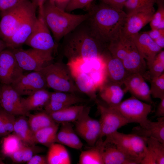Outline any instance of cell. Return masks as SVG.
<instances>
[{"label":"cell","mask_w":164,"mask_h":164,"mask_svg":"<svg viewBox=\"0 0 164 164\" xmlns=\"http://www.w3.org/2000/svg\"><path fill=\"white\" fill-rule=\"evenodd\" d=\"M94 0H70L65 11L70 12L77 9L89 7Z\"/></svg>","instance_id":"obj_41"},{"label":"cell","mask_w":164,"mask_h":164,"mask_svg":"<svg viewBox=\"0 0 164 164\" xmlns=\"http://www.w3.org/2000/svg\"><path fill=\"white\" fill-rule=\"evenodd\" d=\"M86 102V100L77 94L54 91L50 92L49 101L44 109L45 111L49 113Z\"/></svg>","instance_id":"obj_17"},{"label":"cell","mask_w":164,"mask_h":164,"mask_svg":"<svg viewBox=\"0 0 164 164\" xmlns=\"http://www.w3.org/2000/svg\"><path fill=\"white\" fill-rule=\"evenodd\" d=\"M70 0H49L48 1L58 8L65 11Z\"/></svg>","instance_id":"obj_48"},{"label":"cell","mask_w":164,"mask_h":164,"mask_svg":"<svg viewBox=\"0 0 164 164\" xmlns=\"http://www.w3.org/2000/svg\"><path fill=\"white\" fill-rule=\"evenodd\" d=\"M85 106L76 104L48 114L58 124L74 122L79 117Z\"/></svg>","instance_id":"obj_25"},{"label":"cell","mask_w":164,"mask_h":164,"mask_svg":"<svg viewBox=\"0 0 164 164\" xmlns=\"http://www.w3.org/2000/svg\"><path fill=\"white\" fill-rule=\"evenodd\" d=\"M90 106H85L79 117L74 122L75 127L84 128L91 131L99 135L100 136L101 133L100 122L90 116Z\"/></svg>","instance_id":"obj_30"},{"label":"cell","mask_w":164,"mask_h":164,"mask_svg":"<svg viewBox=\"0 0 164 164\" xmlns=\"http://www.w3.org/2000/svg\"><path fill=\"white\" fill-rule=\"evenodd\" d=\"M3 140L1 151L5 156L10 157L23 144L20 138L13 134L5 136Z\"/></svg>","instance_id":"obj_32"},{"label":"cell","mask_w":164,"mask_h":164,"mask_svg":"<svg viewBox=\"0 0 164 164\" xmlns=\"http://www.w3.org/2000/svg\"><path fill=\"white\" fill-rule=\"evenodd\" d=\"M50 92L46 89L39 90L26 98H21V102L27 112L44 108L48 102Z\"/></svg>","instance_id":"obj_24"},{"label":"cell","mask_w":164,"mask_h":164,"mask_svg":"<svg viewBox=\"0 0 164 164\" xmlns=\"http://www.w3.org/2000/svg\"><path fill=\"white\" fill-rule=\"evenodd\" d=\"M107 49L113 56L121 61L129 73H139L145 80L148 79L146 61L139 53L131 38L120 35L109 43Z\"/></svg>","instance_id":"obj_4"},{"label":"cell","mask_w":164,"mask_h":164,"mask_svg":"<svg viewBox=\"0 0 164 164\" xmlns=\"http://www.w3.org/2000/svg\"><path fill=\"white\" fill-rule=\"evenodd\" d=\"M67 138L69 147L72 149L80 150L83 146V144L73 128L71 123H68Z\"/></svg>","instance_id":"obj_40"},{"label":"cell","mask_w":164,"mask_h":164,"mask_svg":"<svg viewBox=\"0 0 164 164\" xmlns=\"http://www.w3.org/2000/svg\"><path fill=\"white\" fill-rule=\"evenodd\" d=\"M101 56L105 64L106 80L121 86L131 73L127 70L121 61L113 56L107 48Z\"/></svg>","instance_id":"obj_15"},{"label":"cell","mask_w":164,"mask_h":164,"mask_svg":"<svg viewBox=\"0 0 164 164\" xmlns=\"http://www.w3.org/2000/svg\"><path fill=\"white\" fill-rule=\"evenodd\" d=\"M132 132L144 138H153L164 144V117L158 118L155 121L149 120L144 126L134 127Z\"/></svg>","instance_id":"obj_22"},{"label":"cell","mask_w":164,"mask_h":164,"mask_svg":"<svg viewBox=\"0 0 164 164\" xmlns=\"http://www.w3.org/2000/svg\"><path fill=\"white\" fill-rule=\"evenodd\" d=\"M146 32L153 41L160 37L164 36V29H151Z\"/></svg>","instance_id":"obj_47"},{"label":"cell","mask_w":164,"mask_h":164,"mask_svg":"<svg viewBox=\"0 0 164 164\" xmlns=\"http://www.w3.org/2000/svg\"><path fill=\"white\" fill-rule=\"evenodd\" d=\"M12 50L5 49L0 53V83L11 84L23 73Z\"/></svg>","instance_id":"obj_12"},{"label":"cell","mask_w":164,"mask_h":164,"mask_svg":"<svg viewBox=\"0 0 164 164\" xmlns=\"http://www.w3.org/2000/svg\"><path fill=\"white\" fill-rule=\"evenodd\" d=\"M37 8L31 0H26L9 10L1 12L0 38L5 41L10 38Z\"/></svg>","instance_id":"obj_6"},{"label":"cell","mask_w":164,"mask_h":164,"mask_svg":"<svg viewBox=\"0 0 164 164\" xmlns=\"http://www.w3.org/2000/svg\"><path fill=\"white\" fill-rule=\"evenodd\" d=\"M98 90L102 101L111 106H115L120 103L126 91L122 89L121 86L107 80Z\"/></svg>","instance_id":"obj_20"},{"label":"cell","mask_w":164,"mask_h":164,"mask_svg":"<svg viewBox=\"0 0 164 164\" xmlns=\"http://www.w3.org/2000/svg\"><path fill=\"white\" fill-rule=\"evenodd\" d=\"M148 80L158 77L164 73V51L161 50L147 66Z\"/></svg>","instance_id":"obj_33"},{"label":"cell","mask_w":164,"mask_h":164,"mask_svg":"<svg viewBox=\"0 0 164 164\" xmlns=\"http://www.w3.org/2000/svg\"><path fill=\"white\" fill-rule=\"evenodd\" d=\"M155 116L158 118L164 117V98L160 100L155 112Z\"/></svg>","instance_id":"obj_49"},{"label":"cell","mask_w":164,"mask_h":164,"mask_svg":"<svg viewBox=\"0 0 164 164\" xmlns=\"http://www.w3.org/2000/svg\"><path fill=\"white\" fill-rule=\"evenodd\" d=\"M15 120V115L0 108V136H6L13 132Z\"/></svg>","instance_id":"obj_35"},{"label":"cell","mask_w":164,"mask_h":164,"mask_svg":"<svg viewBox=\"0 0 164 164\" xmlns=\"http://www.w3.org/2000/svg\"><path fill=\"white\" fill-rule=\"evenodd\" d=\"M155 12L153 6L127 13L120 35L125 38H131L138 33L145 26L150 22Z\"/></svg>","instance_id":"obj_11"},{"label":"cell","mask_w":164,"mask_h":164,"mask_svg":"<svg viewBox=\"0 0 164 164\" xmlns=\"http://www.w3.org/2000/svg\"><path fill=\"white\" fill-rule=\"evenodd\" d=\"M49 148L46 156L48 164H70L71 159L64 145L58 143L52 144Z\"/></svg>","instance_id":"obj_28"},{"label":"cell","mask_w":164,"mask_h":164,"mask_svg":"<svg viewBox=\"0 0 164 164\" xmlns=\"http://www.w3.org/2000/svg\"><path fill=\"white\" fill-rule=\"evenodd\" d=\"M50 31L43 16L39 14L25 44L32 48L53 54L57 44Z\"/></svg>","instance_id":"obj_10"},{"label":"cell","mask_w":164,"mask_h":164,"mask_svg":"<svg viewBox=\"0 0 164 164\" xmlns=\"http://www.w3.org/2000/svg\"><path fill=\"white\" fill-rule=\"evenodd\" d=\"M151 96L154 98H164V73L159 77L150 80Z\"/></svg>","instance_id":"obj_37"},{"label":"cell","mask_w":164,"mask_h":164,"mask_svg":"<svg viewBox=\"0 0 164 164\" xmlns=\"http://www.w3.org/2000/svg\"><path fill=\"white\" fill-rule=\"evenodd\" d=\"M104 145L102 155L103 164H140L138 160L119 149L115 145L110 143L104 144Z\"/></svg>","instance_id":"obj_21"},{"label":"cell","mask_w":164,"mask_h":164,"mask_svg":"<svg viewBox=\"0 0 164 164\" xmlns=\"http://www.w3.org/2000/svg\"><path fill=\"white\" fill-rule=\"evenodd\" d=\"M44 77L48 87L55 91L77 94L80 93L74 81L70 69L62 61L53 62L39 71Z\"/></svg>","instance_id":"obj_5"},{"label":"cell","mask_w":164,"mask_h":164,"mask_svg":"<svg viewBox=\"0 0 164 164\" xmlns=\"http://www.w3.org/2000/svg\"><path fill=\"white\" fill-rule=\"evenodd\" d=\"M147 148L156 164H164V144L152 137L145 138Z\"/></svg>","instance_id":"obj_34"},{"label":"cell","mask_w":164,"mask_h":164,"mask_svg":"<svg viewBox=\"0 0 164 164\" xmlns=\"http://www.w3.org/2000/svg\"><path fill=\"white\" fill-rule=\"evenodd\" d=\"M17 62L23 70L39 71L53 62V54L33 48L11 49Z\"/></svg>","instance_id":"obj_8"},{"label":"cell","mask_w":164,"mask_h":164,"mask_svg":"<svg viewBox=\"0 0 164 164\" xmlns=\"http://www.w3.org/2000/svg\"><path fill=\"white\" fill-rule=\"evenodd\" d=\"M76 85L80 93L87 95L91 100H97L98 88L91 76L82 70L71 71Z\"/></svg>","instance_id":"obj_23"},{"label":"cell","mask_w":164,"mask_h":164,"mask_svg":"<svg viewBox=\"0 0 164 164\" xmlns=\"http://www.w3.org/2000/svg\"><path fill=\"white\" fill-rule=\"evenodd\" d=\"M26 0H0L1 12L9 10Z\"/></svg>","instance_id":"obj_43"},{"label":"cell","mask_w":164,"mask_h":164,"mask_svg":"<svg viewBox=\"0 0 164 164\" xmlns=\"http://www.w3.org/2000/svg\"><path fill=\"white\" fill-rule=\"evenodd\" d=\"M7 48V46L5 42L0 38V53Z\"/></svg>","instance_id":"obj_51"},{"label":"cell","mask_w":164,"mask_h":164,"mask_svg":"<svg viewBox=\"0 0 164 164\" xmlns=\"http://www.w3.org/2000/svg\"><path fill=\"white\" fill-rule=\"evenodd\" d=\"M28 117V123L34 134L41 129L56 123L44 111L34 114H30Z\"/></svg>","instance_id":"obj_31"},{"label":"cell","mask_w":164,"mask_h":164,"mask_svg":"<svg viewBox=\"0 0 164 164\" xmlns=\"http://www.w3.org/2000/svg\"><path fill=\"white\" fill-rule=\"evenodd\" d=\"M36 12L35 10L29 14L14 33L4 41L7 48L10 49L18 48L25 44L36 20Z\"/></svg>","instance_id":"obj_19"},{"label":"cell","mask_w":164,"mask_h":164,"mask_svg":"<svg viewBox=\"0 0 164 164\" xmlns=\"http://www.w3.org/2000/svg\"><path fill=\"white\" fill-rule=\"evenodd\" d=\"M157 0H127L124 7L131 12L154 6Z\"/></svg>","instance_id":"obj_38"},{"label":"cell","mask_w":164,"mask_h":164,"mask_svg":"<svg viewBox=\"0 0 164 164\" xmlns=\"http://www.w3.org/2000/svg\"><path fill=\"white\" fill-rule=\"evenodd\" d=\"M43 151V150L41 148L36 147L35 145H26L24 151L23 162H27L38 151L40 152Z\"/></svg>","instance_id":"obj_42"},{"label":"cell","mask_w":164,"mask_h":164,"mask_svg":"<svg viewBox=\"0 0 164 164\" xmlns=\"http://www.w3.org/2000/svg\"><path fill=\"white\" fill-rule=\"evenodd\" d=\"M1 85H0V91H1ZM1 108V107L0 103V108Z\"/></svg>","instance_id":"obj_52"},{"label":"cell","mask_w":164,"mask_h":164,"mask_svg":"<svg viewBox=\"0 0 164 164\" xmlns=\"http://www.w3.org/2000/svg\"><path fill=\"white\" fill-rule=\"evenodd\" d=\"M0 103L2 108L15 116H28L30 114L24 108L21 96L10 84L1 85Z\"/></svg>","instance_id":"obj_14"},{"label":"cell","mask_w":164,"mask_h":164,"mask_svg":"<svg viewBox=\"0 0 164 164\" xmlns=\"http://www.w3.org/2000/svg\"><path fill=\"white\" fill-rule=\"evenodd\" d=\"M88 19L95 36L107 47L121 34L127 14L103 2L91 7Z\"/></svg>","instance_id":"obj_2"},{"label":"cell","mask_w":164,"mask_h":164,"mask_svg":"<svg viewBox=\"0 0 164 164\" xmlns=\"http://www.w3.org/2000/svg\"><path fill=\"white\" fill-rule=\"evenodd\" d=\"M113 107L129 123H137L141 126H144L147 122L148 116L152 111L151 104L132 96Z\"/></svg>","instance_id":"obj_7"},{"label":"cell","mask_w":164,"mask_h":164,"mask_svg":"<svg viewBox=\"0 0 164 164\" xmlns=\"http://www.w3.org/2000/svg\"><path fill=\"white\" fill-rule=\"evenodd\" d=\"M157 9L150 22L151 29H164V0H157Z\"/></svg>","instance_id":"obj_36"},{"label":"cell","mask_w":164,"mask_h":164,"mask_svg":"<svg viewBox=\"0 0 164 164\" xmlns=\"http://www.w3.org/2000/svg\"><path fill=\"white\" fill-rule=\"evenodd\" d=\"M59 124H55L41 129L34 134L36 142L47 147L56 143V136L58 130Z\"/></svg>","instance_id":"obj_29"},{"label":"cell","mask_w":164,"mask_h":164,"mask_svg":"<svg viewBox=\"0 0 164 164\" xmlns=\"http://www.w3.org/2000/svg\"><path fill=\"white\" fill-rule=\"evenodd\" d=\"M104 146L102 138H99L94 146L81 152L78 163L103 164L102 155Z\"/></svg>","instance_id":"obj_26"},{"label":"cell","mask_w":164,"mask_h":164,"mask_svg":"<svg viewBox=\"0 0 164 164\" xmlns=\"http://www.w3.org/2000/svg\"><path fill=\"white\" fill-rule=\"evenodd\" d=\"M47 0H34V3L39 9V14L43 15V11L44 5Z\"/></svg>","instance_id":"obj_50"},{"label":"cell","mask_w":164,"mask_h":164,"mask_svg":"<svg viewBox=\"0 0 164 164\" xmlns=\"http://www.w3.org/2000/svg\"><path fill=\"white\" fill-rule=\"evenodd\" d=\"M102 2L114 8L123 10L127 0H101Z\"/></svg>","instance_id":"obj_44"},{"label":"cell","mask_w":164,"mask_h":164,"mask_svg":"<svg viewBox=\"0 0 164 164\" xmlns=\"http://www.w3.org/2000/svg\"><path fill=\"white\" fill-rule=\"evenodd\" d=\"M28 164H46L47 163L46 156L35 155L27 162Z\"/></svg>","instance_id":"obj_46"},{"label":"cell","mask_w":164,"mask_h":164,"mask_svg":"<svg viewBox=\"0 0 164 164\" xmlns=\"http://www.w3.org/2000/svg\"><path fill=\"white\" fill-rule=\"evenodd\" d=\"M123 84L125 90L138 99L151 104L153 103L150 93V87L143 76L138 73L130 74Z\"/></svg>","instance_id":"obj_16"},{"label":"cell","mask_w":164,"mask_h":164,"mask_svg":"<svg viewBox=\"0 0 164 164\" xmlns=\"http://www.w3.org/2000/svg\"><path fill=\"white\" fill-rule=\"evenodd\" d=\"M138 52L146 61L147 65L153 60L162 49L157 45L146 32H139L131 37Z\"/></svg>","instance_id":"obj_18"},{"label":"cell","mask_w":164,"mask_h":164,"mask_svg":"<svg viewBox=\"0 0 164 164\" xmlns=\"http://www.w3.org/2000/svg\"><path fill=\"white\" fill-rule=\"evenodd\" d=\"M10 85L20 96H29L39 90L48 87L44 77L39 71L23 73Z\"/></svg>","instance_id":"obj_13"},{"label":"cell","mask_w":164,"mask_h":164,"mask_svg":"<svg viewBox=\"0 0 164 164\" xmlns=\"http://www.w3.org/2000/svg\"><path fill=\"white\" fill-rule=\"evenodd\" d=\"M95 101L100 114L99 138L109 136L129 123L115 107L109 106L97 99Z\"/></svg>","instance_id":"obj_9"},{"label":"cell","mask_w":164,"mask_h":164,"mask_svg":"<svg viewBox=\"0 0 164 164\" xmlns=\"http://www.w3.org/2000/svg\"><path fill=\"white\" fill-rule=\"evenodd\" d=\"M25 145V144H23L20 149L14 152L10 157L14 162L20 163L23 162Z\"/></svg>","instance_id":"obj_45"},{"label":"cell","mask_w":164,"mask_h":164,"mask_svg":"<svg viewBox=\"0 0 164 164\" xmlns=\"http://www.w3.org/2000/svg\"><path fill=\"white\" fill-rule=\"evenodd\" d=\"M88 19L63 38L62 53L68 63L99 58L107 48L95 36Z\"/></svg>","instance_id":"obj_1"},{"label":"cell","mask_w":164,"mask_h":164,"mask_svg":"<svg viewBox=\"0 0 164 164\" xmlns=\"http://www.w3.org/2000/svg\"><path fill=\"white\" fill-rule=\"evenodd\" d=\"M26 116H20L16 118L13 134L17 136L23 144L28 145H35L36 143L34 135L29 125Z\"/></svg>","instance_id":"obj_27"},{"label":"cell","mask_w":164,"mask_h":164,"mask_svg":"<svg viewBox=\"0 0 164 164\" xmlns=\"http://www.w3.org/2000/svg\"><path fill=\"white\" fill-rule=\"evenodd\" d=\"M74 130L77 135L91 147L95 145L99 138V135L87 129L75 127Z\"/></svg>","instance_id":"obj_39"},{"label":"cell","mask_w":164,"mask_h":164,"mask_svg":"<svg viewBox=\"0 0 164 164\" xmlns=\"http://www.w3.org/2000/svg\"><path fill=\"white\" fill-rule=\"evenodd\" d=\"M43 13L46 23L56 44L89 17L88 13L71 14L58 8L49 1L44 5Z\"/></svg>","instance_id":"obj_3"}]
</instances>
